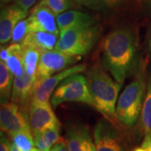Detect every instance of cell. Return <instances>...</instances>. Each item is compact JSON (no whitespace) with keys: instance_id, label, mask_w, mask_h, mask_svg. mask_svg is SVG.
<instances>
[{"instance_id":"22","label":"cell","mask_w":151,"mask_h":151,"mask_svg":"<svg viewBox=\"0 0 151 151\" xmlns=\"http://www.w3.org/2000/svg\"><path fill=\"white\" fill-rule=\"evenodd\" d=\"M6 65L14 76H20L25 73L21 49L16 50L5 61Z\"/></svg>"},{"instance_id":"28","label":"cell","mask_w":151,"mask_h":151,"mask_svg":"<svg viewBox=\"0 0 151 151\" xmlns=\"http://www.w3.org/2000/svg\"><path fill=\"white\" fill-rule=\"evenodd\" d=\"M37 0H14V4H16L22 8L23 9L28 11L32 7Z\"/></svg>"},{"instance_id":"13","label":"cell","mask_w":151,"mask_h":151,"mask_svg":"<svg viewBox=\"0 0 151 151\" xmlns=\"http://www.w3.org/2000/svg\"><path fill=\"white\" fill-rule=\"evenodd\" d=\"M28 11L23 9L16 4L3 8L0 16V43H8L11 40L14 27L19 21L25 19Z\"/></svg>"},{"instance_id":"7","label":"cell","mask_w":151,"mask_h":151,"mask_svg":"<svg viewBox=\"0 0 151 151\" xmlns=\"http://www.w3.org/2000/svg\"><path fill=\"white\" fill-rule=\"evenodd\" d=\"M79 60L80 56L78 55L66 54L56 50L44 51L40 57L36 78L40 80L55 75L72 66Z\"/></svg>"},{"instance_id":"23","label":"cell","mask_w":151,"mask_h":151,"mask_svg":"<svg viewBox=\"0 0 151 151\" xmlns=\"http://www.w3.org/2000/svg\"><path fill=\"white\" fill-rule=\"evenodd\" d=\"M39 4L49 8L55 16L67 11L72 7L71 0H40Z\"/></svg>"},{"instance_id":"26","label":"cell","mask_w":151,"mask_h":151,"mask_svg":"<svg viewBox=\"0 0 151 151\" xmlns=\"http://www.w3.org/2000/svg\"><path fill=\"white\" fill-rule=\"evenodd\" d=\"M77 4L81 6H86L92 9H99L104 5L103 0H73Z\"/></svg>"},{"instance_id":"4","label":"cell","mask_w":151,"mask_h":151,"mask_svg":"<svg viewBox=\"0 0 151 151\" xmlns=\"http://www.w3.org/2000/svg\"><path fill=\"white\" fill-rule=\"evenodd\" d=\"M145 95V83L140 77L135 78L124 88L116 106V119L121 124L131 128L140 116Z\"/></svg>"},{"instance_id":"18","label":"cell","mask_w":151,"mask_h":151,"mask_svg":"<svg viewBox=\"0 0 151 151\" xmlns=\"http://www.w3.org/2000/svg\"><path fill=\"white\" fill-rule=\"evenodd\" d=\"M41 51L30 45H22V56L25 72L28 75L36 77L37 68Z\"/></svg>"},{"instance_id":"16","label":"cell","mask_w":151,"mask_h":151,"mask_svg":"<svg viewBox=\"0 0 151 151\" xmlns=\"http://www.w3.org/2000/svg\"><path fill=\"white\" fill-rule=\"evenodd\" d=\"M58 40V34L45 31H30L22 45H30L44 52L55 50Z\"/></svg>"},{"instance_id":"6","label":"cell","mask_w":151,"mask_h":151,"mask_svg":"<svg viewBox=\"0 0 151 151\" xmlns=\"http://www.w3.org/2000/svg\"><path fill=\"white\" fill-rule=\"evenodd\" d=\"M0 127L1 131L9 137L22 130L30 129L29 112L25 108L13 102L1 103Z\"/></svg>"},{"instance_id":"30","label":"cell","mask_w":151,"mask_h":151,"mask_svg":"<svg viewBox=\"0 0 151 151\" xmlns=\"http://www.w3.org/2000/svg\"><path fill=\"white\" fill-rule=\"evenodd\" d=\"M123 0H103L104 5H107L108 7H115L119 4Z\"/></svg>"},{"instance_id":"31","label":"cell","mask_w":151,"mask_h":151,"mask_svg":"<svg viewBox=\"0 0 151 151\" xmlns=\"http://www.w3.org/2000/svg\"><path fill=\"white\" fill-rule=\"evenodd\" d=\"M139 1L145 3V4H150L151 5V0H139Z\"/></svg>"},{"instance_id":"12","label":"cell","mask_w":151,"mask_h":151,"mask_svg":"<svg viewBox=\"0 0 151 151\" xmlns=\"http://www.w3.org/2000/svg\"><path fill=\"white\" fill-rule=\"evenodd\" d=\"M65 142L70 151H96L90 130L85 124H69Z\"/></svg>"},{"instance_id":"11","label":"cell","mask_w":151,"mask_h":151,"mask_svg":"<svg viewBox=\"0 0 151 151\" xmlns=\"http://www.w3.org/2000/svg\"><path fill=\"white\" fill-rule=\"evenodd\" d=\"M29 32L45 31L60 35L56 16L46 6L38 4L27 17Z\"/></svg>"},{"instance_id":"3","label":"cell","mask_w":151,"mask_h":151,"mask_svg":"<svg viewBox=\"0 0 151 151\" xmlns=\"http://www.w3.org/2000/svg\"><path fill=\"white\" fill-rule=\"evenodd\" d=\"M100 30V28L95 24L66 29L60 32L55 50L72 55H84L97 43Z\"/></svg>"},{"instance_id":"1","label":"cell","mask_w":151,"mask_h":151,"mask_svg":"<svg viewBox=\"0 0 151 151\" xmlns=\"http://www.w3.org/2000/svg\"><path fill=\"white\" fill-rule=\"evenodd\" d=\"M103 66L114 80L123 84L133 68L136 57V46L133 33L122 28L108 34L102 44Z\"/></svg>"},{"instance_id":"20","label":"cell","mask_w":151,"mask_h":151,"mask_svg":"<svg viewBox=\"0 0 151 151\" xmlns=\"http://www.w3.org/2000/svg\"><path fill=\"white\" fill-rule=\"evenodd\" d=\"M13 143L20 151H32L35 148V139L31 129L22 130L11 136Z\"/></svg>"},{"instance_id":"5","label":"cell","mask_w":151,"mask_h":151,"mask_svg":"<svg viewBox=\"0 0 151 151\" xmlns=\"http://www.w3.org/2000/svg\"><path fill=\"white\" fill-rule=\"evenodd\" d=\"M66 102H80L93 107L88 81L85 76L76 73L66 77L50 97V103L54 108Z\"/></svg>"},{"instance_id":"14","label":"cell","mask_w":151,"mask_h":151,"mask_svg":"<svg viewBox=\"0 0 151 151\" xmlns=\"http://www.w3.org/2000/svg\"><path fill=\"white\" fill-rule=\"evenodd\" d=\"M36 80V77L28 75L26 72L20 76H14L11 93V102L24 108L27 105L30 106Z\"/></svg>"},{"instance_id":"17","label":"cell","mask_w":151,"mask_h":151,"mask_svg":"<svg viewBox=\"0 0 151 151\" xmlns=\"http://www.w3.org/2000/svg\"><path fill=\"white\" fill-rule=\"evenodd\" d=\"M60 124H57L34 136L35 145L40 151H50L51 148L60 140Z\"/></svg>"},{"instance_id":"10","label":"cell","mask_w":151,"mask_h":151,"mask_svg":"<svg viewBox=\"0 0 151 151\" xmlns=\"http://www.w3.org/2000/svg\"><path fill=\"white\" fill-rule=\"evenodd\" d=\"M93 139L96 151H124L117 130L107 121L100 120L96 124Z\"/></svg>"},{"instance_id":"25","label":"cell","mask_w":151,"mask_h":151,"mask_svg":"<svg viewBox=\"0 0 151 151\" xmlns=\"http://www.w3.org/2000/svg\"><path fill=\"white\" fill-rule=\"evenodd\" d=\"M22 45L19 44H11L8 47H1V51H0V59L1 61H4L5 62L7 59L14 52H15L16 50L21 49Z\"/></svg>"},{"instance_id":"21","label":"cell","mask_w":151,"mask_h":151,"mask_svg":"<svg viewBox=\"0 0 151 151\" xmlns=\"http://www.w3.org/2000/svg\"><path fill=\"white\" fill-rule=\"evenodd\" d=\"M141 124L145 133L151 131V76L148 80L145 97L141 111Z\"/></svg>"},{"instance_id":"15","label":"cell","mask_w":151,"mask_h":151,"mask_svg":"<svg viewBox=\"0 0 151 151\" xmlns=\"http://www.w3.org/2000/svg\"><path fill=\"white\" fill-rule=\"evenodd\" d=\"M56 22L60 32L69 28L95 24V20L92 16L76 10H67L57 15Z\"/></svg>"},{"instance_id":"24","label":"cell","mask_w":151,"mask_h":151,"mask_svg":"<svg viewBox=\"0 0 151 151\" xmlns=\"http://www.w3.org/2000/svg\"><path fill=\"white\" fill-rule=\"evenodd\" d=\"M29 33V28L28 19L26 18L19 22L16 26L14 27L12 34L11 42L13 44H19L22 45Z\"/></svg>"},{"instance_id":"29","label":"cell","mask_w":151,"mask_h":151,"mask_svg":"<svg viewBox=\"0 0 151 151\" xmlns=\"http://www.w3.org/2000/svg\"><path fill=\"white\" fill-rule=\"evenodd\" d=\"M50 151H70L68 149V146L66 145V142L62 139H60L55 145L51 148Z\"/></svg>"},{"instance_id":"32","label":"cell","mask_w":151,"mask_h":151,"mask_svg":"<svg viewBox=\"0 0 151 151\" xmlns=\"http://www.w3.org/2000/svg\"><path fill=\"white\" fill-rule=\"evenodd\" d=\"M11 1H14V0H1V4H7V3H9Z\"/></svg>"},{"instance_id":"34","label":"cell","mask_w":151,"mask_h":151,"mask_svg":"<svg viewBox=\"0 0 151 151\" xmlns=\"http://www.w3.org/2000/svg\"><path fill=\"white\" fill-rule=\"evenodd\" d=\"M150 48H151V40H150Z\"/></svg>"},{"instance_id":"27","label":"cell","mask_w":151,"mask_h":151,"mask_svg":"<svg viewBox=\"0 0 151 151\" xmlns=\"http://www.w3.org/2000/svg\"><path fill=\"white\" fill-rule=\"evenodd\" d=\"M1 139H0V151H10L11 143L7 139L5 135L4 134V132L1 131Z\"/></svg>"},{"instance_id":"19","label":"cell","mask_w":151,"mask_h":151,"mask_svg":"<svg viewBox=\"0 0 151 151\" xmlns=\"http://www.w3.org/2000/svg\"><path fill=\"white\" fill-rule=\"evenodd\" d=\"M14 76L4 61H0V98L1 103H8L11 99Z\"/></svg>"},{"instance_id":"2","label":"cell","mask_w":151,"mask_h":151,"mask_svg":"<svg viewBox=\"0 0 151 151\" xmlns=\"http://www.w3.org/2000/svg\"><path fill=\"white\" fill-rule=\"evenodd\" d=\"M89 91L93 101V107L106 119L116 118V104L121 85L113 81L103 69L95 66L86 75Z\"/></svg>"},{"instance_id":"9","label":"cell","mask_w":151,"mask_h":151,"mask_svg":"<svg viewBox=\"0 0 151 151\" xmlns=\"http://www.w3.org/2000/svg\"><path fill=\"white\" fill-rule=\"evenodd\" d=\"M29 120L34 136L60 123L50 103L35 102H31L29 108Z\"/></svg>"},{"instance_id":"8","label":"cell","mask_w":151,"mask_h":151,"mask_svg":"<svg viewBox=\"0 0 151 151\" xmlns=\"http://www.w3.org/2000/svg\"><path fill=\"white\" fill-rule=\"evenodd\" d=\"M86 69L85 64H78L58 72L56 74L36 80L32 101L35 103H50V98L60 83L66 77L76 73H81Z\"/></svg>"},{"instance_id":"33","label":"cell","mask_w":151,"mask_h":151,"mask_svg":"<svg viewBox=\"0 0 151 151\" xmlns=\"http://www.w3.org/2000/svg\"><path fill=\"white\" fill-rule=\"evenodd\" d=\"M32 151H40V150H38L37 148H34V149L32 150Z\"/></svg>"}]
</instances>
